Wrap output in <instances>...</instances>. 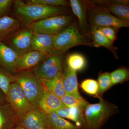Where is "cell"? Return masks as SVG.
Here are the masks:
<instances>
[{"instance_id":"1","label":"cell","mask_w":129,"mask_h":129,"mask_svg":"<svg viewBox=\"0 0 129 129\" xmlns=\"http://www.w3.org/2000/svg\"><path fill=\"white\" fill-rule=\"evenodd\" d=\"M68 10L63 7L51 6L33 4L25 1L14 0L10 16L17 18L23 27L44 19L67 14Z\"/></svg>"},{"instance_id":"2","label":"cell","mask_w":129,"mask_h":129,"mask_svg":"<svg viewBox=\"0 0 129 129\" xmlns=\"http://www.w3.org/2000/svg\"><path fill=\"white\" fill-rule=\"evenodd\" d=\"M95 104L89 103L84 111L86 129H101L111 117L119 112L117 106L99 98Z\"/></svg>"},{"instance_id":"3","label":"cell","mask_w":129,"mask_h":129,"mask_svg":"<svg viewBox=\"0 0 129 129\" xmlns=\"http://www.w3.org/2000/svg\"><path fill=\"white\" fill-rule=\"evenodd\" d=\"M92 43L79 30L78 22L75 21L68 27L53 36V51L65 53L70 48L80 45L90 46Z\"/></svg>"},{"instance_id":"4","label":"cell","mask_w":129,"mask_h":129,"mask_svg":"<svg viewBox=\"0 0 129 129\" xmlns=\"http://www.w3.org/2000/svg\"><path fill=\"white\" fill-rule=\"evenodd\" d=\"M15 82L22 88L24 94L34 109L39 108V104L44 92V88L39 79L31 71L14 74Z\"/></svg>"},{"instance_id":"5","label":"cell","mask_w":129,"mask_h":129,"mask_svg":"<svg viewBox=\"0 0 129 129\" xmlns=\"http://www.w3.org/2000/svg\"><path fill=\"white\" fill-rule=\"evenodd\" d=\"M88 10L91 29L101 27H111L119 29L128 27L129 22L122 21L111 14L108 9L103 6L90 3L89 2Z\"/></svg>"},{"instance_id":"6","label":"cell","mask_w":129,"mask_h":129,"mask_svg":"<svg viewBox=\"0 0 129 129\" xmlns=\"http://www.w3.org/2000/svg\"><path fill=\"white\" fill-rule=\"evenodd\" d=\"M64 53L52 51L31 70L39 79H51L62 72Z\"/></svg>"},{"instance_id":"7","label":"cell","mask_w":129,"mask_h":129,"mask_svg":"<svg viewBox=\"0 0 129 129\" xmlns=\"http://www.w3.org/2000/svg\"><path fill=\"white\" fill-rule=\"evenodd\" d=\"M73 18L68 14L57 15L37 21L29 25L34 33L55 36L73 22Z\"/></svg>"},{"instance_id":"8","label":"cell","mask_w":129,"mask_h":129,"mask_svg":"<svg viewBox=\"0 0 129 129\" xmlns=\"http://www.w3.org/2000/svg\"><path fill=\"white\" fill-rule=\"evenodd\" d=\"M33 32L29 26L23 27L10 36L4 44L21 56L32 51V40Z\"/></svg>"},{"instance_id":"9","label":"cell","mask_w":129,"mask_h":129,"mask_svg":"<svg viewBox=\"0 0 129 129\" xmlns=\"http://www.w3.org/2000/svg\"><path fill=\"white\" fill-rule=\"evenodd\" d=\"M7 102L19 118L34 109L20 85L13 82L6 94Z\"/></svg>"},{"instance_id":"10","label":"cell","mask_w":129,"mask_h":129,"mask_svg":"<svg viewBox=\"0 0 129 129\" xmlns=\"http://www.w3.org/2000/svg\"><path fill=\"white\" fill-rule=\"evenodd\" d=\"M47 119L48 114L39 108L33 109L17 118V125L25 129H48Z\"/></svg>"},{"instance_id":"11","label":"cell","mask_w":129,"mask_h":129,"mask_svg":"<svg viewBox=\"0 0 129 129\" xmlns=\"http://www.w3.org/2000/svg\"><path fill=\"white\" fill-rule=\"evenodd\" d=\"M31 51L18 56L15 63L14 73L24 71H31L51 52Z\"/></svg>"},{"instance_id":"12","label":"cell","mask_w":129,"mask_h":129,"mask_svg":"<svg viewBox=\"0 0 129 129\" xmlns=\"http://www.w3.org/2000/svg\"><path fill=\"white\" fill-rule=\"evenodd\" d=\"M89 2L79 0H70V5L72 11L78 19V25L79 30L83 35L87 37L90 34L89 25L87 21V11Z\"/></svg>"},{"instance_id":"13","label":"cell","mask_w":129,"mask_h":129,"mask_svg":"<svg viewBox=\"0 0 129 129\" xmlns=\"http://www.w3.org/2000/svg\"><path fill=\"white\" fill-rule=\"evenodd\" d=\"M65 107L60 98L44 88V94L39 103V108L48 115Z\"/></svg>"},{"instance_id":"14","label":"cell","mask_w":129,"mask_h":129,"mask_svg":"<svg viewBox=\"0 0 129 129\" xmlns=\"http://www.w3.org/2000/svg\"><path fill=\"white\" fill-rule=\"evenodd\" d=\"M60 117L67 118L72 120L75 123L77 127L81 129H86V124L84 111L77 107L62 108L56 111Z\"/></svg>"},{"instance_id":"15","label":"cell","mask_w":129,"mask_h":129,"mask_svg":"<svg viewBox=\"0 0 129 129\" xmlns=\"http://www.w3.org/2000/svg\"><path fill=\"white\" fill-rule=\"evenodd\" d=\"M63 87L65 93L77 98L83 97L79 92L76 72L67 65L62 70Z\"/></svg>"},{"instance_id":"16","label":"cell","mask_w":129,"mask_h":129,"mask_svg":"<svg viewBox=\"0 0 129 129\" xmlns=\"http://www.w3.org/2000/svg\"><path fill=\"white\" fill-rule=\"evenodd\" d=\"M18 57L14 51L0 41V67L14 74L15 63Z\"/></svg>"},{"instance_id":"17","label":"cell","mask_w":129,"mask_h":129,"mask_svg":"<svg viewBox=\"0 0 129 129\" xmlns=\"http://www.w3.org/2000/svg\"><path fill=\"white\" fill-rule=\"evenodd\" d=\"M23 27L21 22L10 16L0 19V41L4 42L12 34Z\"/></svg>"},{"instance_id":"18","label":"cell","mask_w":129,"mask_h":129,"mask_svg":"<svg viewBox=\"0 0 129 129\" xmlns=\"http://www.w3.org/2000/svg\"><path fill=\"white\" fill-rule=\"evenodd\" d=\"M53 36L34 33L31 43L32 51L46 52H50L53 51Z\"/></svg>"},{"instance_id":"19","label":"cell","mask_w":129,"mask_h":129,"mask_svg":"<svg viewBox=\"0 0 129 129\" xmlns=\"http://www.w3.org/2000/svg\"><path fill=\"white\" fill-rule=\"evenodd\" d=\"M17 117L8 103L0 106V129H13Z\"/></svg>"},{"instance_id":"20","label":"cell","mask_w":129,"mask_h":129,"mask_svg":"<svg viewBox=\"0 0 129 129\" xmlns=\"http://www.w3.org/2000/svg\"><path fill=\"white\" fill-rule=\"evenodd\" d=\"M44 88L59 98L66 94L63 87L62 72L51 79H39Z\"/></svg>"},{"instance_id":"21","label":"cell","mask_w":129,"mask_h":129,"mask_svg":"<svg viewBox=\"0 0 129 129\" xmlns=\"http://www.w3.org/2000/svg\"><path fill=\"white\" fill-rule=\"evenodd\" d=\"M94 2L107 8L111 14L120 20L129 22V6L113 4L108 1H96Z\"/></svg>"},{"instance_id":"22","label":"cell","mask_w":129,"mask_h":129,"mask_svg":"<svg viewBox=\"0 0 129 129\" xmlns=\"http://www.w3.org/2000/svg\"><path fill=\"white\" fill-rule=\"evenodd\" d=\"M93 42L92 45L95 47H104L112 52L115 58H118L117 48L113 45L111 42L98 29H91Z\"/></svg>"},{"instance_id":"23","label":"cell","mask_w":129,"mask_h":129,"mask_svg":"<svg viewBox=\"0 0 129 129\" xmlns=\"http://www.w3.org/2000/svg\"><path fill=\"white\" fill-rule=\"evenodd\" d=\"M48 129H81L63 118L60 117L56 112L48 115Z\"/></svg>"},{"instance_id":"24","label":"cell","mask_w":129,"mask_h":129,"mask_svg":"<svg viewBox=\"0 0 129 129\" xmlns=\"http://www.w3.org/2000/svg\"><path fill=\"white\" fill-rule=\"evenodd\" d=\"M66 62L67 67L76 72L83 70L86 65L85 57L78 53H72L68 55L66 58Z\"/></svg>"},{"instance_id":"25","label":"cell","mask_w":129,"mask_h":129,"mask_svg":"<svg viewBox=\"0 0 129 129\" xmlns=\"http://www.w3.org/2000/svg\"><path fill=\"white\" fill-rule=\"evenodd\" d=\"M60 98L63 104L66 107H77L84 111L89 103L83 97L79 98L68 94H65Z\"/></svg>"},{"instance_id":"26","label":"cell","mask_w":129,"mask_h":129,"mask_svg":"<svg viewBox=\"0 0 129 129\" xmlns=\"http://www.w3.org/2000/svg\"><path fill=\"white\" fill-rule=\"evenodd\" d=\"M98 98L103 97V94L113 86L110 78V73L108 72L99 74L98 80Z\"/></svg>"},{"instance_id":"27","label":"cell","mask_w":129,"mask_h":129,"mask_svg":"<svg viewBox=\"0 0 129 129\" xmlns=\"http://www.w3.org/2000/svg\"><path fill=\"white\" fill-rule=\"evenodd\" d=\"M15 82L14 74L0 67V89L7 94L12 83Z\"/></svg>"},{"instance_id":"28","label":"cell","mask_w":129,"mask_h":129,"mask_svg":"<svg viewBox=\"0 0 129 129\" xmlns=\"http://www.w3.org/2000/svg\"><path fill=\"white\" fill-rule=\"evenodd\" d=\"M110 76L113 86L128 80L129 78V71L125 68H120L110 73Z\"/></svg>"},{"instance_id":"29","label":"cell","mask_w":129,"mask_h":129,"mask_svg":"<svg viewBox=\"0 0 129 129\" xmlns=\"http://www.w3.org/2000/svg\"><path fill=\"white\" fill-rule=\"evenodd\" d=\"M80 86L86 94L98 97V85L96 80L93 79H86L82 81Z\"/></svg>"},{"instance_id":"30","label":"cell","mask_w":129,"mask_h":129,"mask_svg":"<svg viewBox=\"0 0 129 129\" xmlns=\"http://www.w3.org/2000/svg\"><path fill=\"white\" fill-rule=\"evenodd\" d=\"M27 2L44 5L55 7H70V1L66 0H28Z\"/></svg>"},{"instance_id":"31","label":"cell","mask_w":129,"mask_h":129,"mask_svg":"<svg viewBox=\"0 0 129 129\" xmlns=\"http://www.w3.org/2000/svg\"><path fill=\"white\" fill-rule=\"evenodd\" d=\"M96 29L101 32L113 44L117 39V33L119 30L118 29L111 27H103Z\"/></svg>"},{"instance_id":"32","label":"cell","mask_w":129,"mask_h":129,"mask_svg":"<svg viewBox=\"0 0 129 129\" xmlns=\"http://www.w3.org/2000/svg\"><path fill=\"white\" fill-rule=\"evenodd\" d=\"M13 0H0V19L10 16Z\"/></svg>"},{"instance_id":"33","label":"cell","mask_w":129,"mask_h":129,"mask_svg":"<svg viewBox=\"0 0 129 129\" xmlns=\"http://www.w3.org/2000/svg\"><path fill=\"white\" fill-rule=\"evenodd\" d=\"M7 103L6 94L1 89H0V106Z\"/></svg>"},{"instance_id":"34","label":"cell","mask_w":129,"mask_h":129,"mask_svg":"<svg viewBox=\"0 0 129 129\" xmlns=\"http://www.w3.org/2000/svg\"><path fill=\"white\" fill-rule=\"evenodd\" d=\"M109 2L113 4H119L129 6V1L125 0H112L108 1Z\"/></svg>"},{"instance_id":"35","label":"cell","mask_w":129,"mask_h":129,"mask_svg":"<svg viewBox=\"0 0 129 129\" xmlns=\"http://www.w3.org/2000/svg\"><path fill=\"white\" fill-rule=\"evenodd\" d=\"M13 129H25L23 127H21V126H18V125H16V127H14Z\"/></svg>"}]
</instances>
